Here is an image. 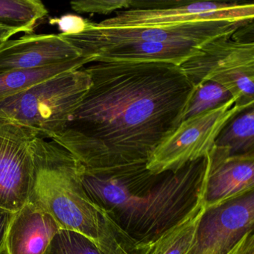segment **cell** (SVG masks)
<instances>
[{"label": "cell", "mask_w": 254, "mask_h": 254, "mask_svg": "<svg viewBox=\"0 0 254 254\" xmlns=\"http://www.w3.org/2000/svg\"><path fill=\"white\" fill-rule=\"evenodd\" d=\"M32 145L27 202L53 217L62 230L80 233L96 245L100 217L83 188L82 165L53 141L36 136Z\"/></svg>", "instance_id": "obj_3"}, {"label": "cell", "mask_w": 254, "mask_h": 254, "mask_svg": "<svg viewBox=\"0 0 254 254\" xmlns=\"http://www.w3.org/2000/svg\"><path fill=\"white\" fill-rule=\"evenodd\" d=\"M203 200L206 209L221 206L254 191V154L230 155L226 147H213Z\"/></svg>", "instance_id": "obj_13"}, {"label": "cell", "mask_w": 254, "mask_h": 254, "mask_svg": "<svg viewBox=\"0 0 254 254\" xmlns=\"http://www.w3.org/2000/svg\"><path fill=\"white\" fill-rule=\"evenodd\" d=\"M209 169L208 154L178 170L163 172L146 194L108 215L136 242H153L181 221L203 197Z\"/></svg>", "instance_id": "obj_4"}, {"label": "cell", "mask_w": 254, "mask_h": 254, "mask_svg": "<svg viewBox=\"0 0 254 254\" xmlns=\"http://www.w3.org/2000/svg\"><path fill=\"white\" fill-rule=\"evenodd\" d=\"M87 94L64 130L49 140L89 170L147 163L178 125L194 87L162 62H93Z\"/></svg>", "instance_id": "obj_1"}, {"label": "cell", "mask_w": 254, "mask_h": 254, "mask_svg": "<svg viewBox=\"0 0 254 254\" xmlns=\"http://www.w3.org/2000/svg\"><path fill=\"white\" fill-rule=\"evenodd\" d=\"M14 212L0 208V254H5V241L8 227Z\"/></svg>", "instance_id": "obj_23"}, {"label": "cell", "mask_w": 254, "mask_h": 254, "mask_svg": "<svg viewBox=\"0 0 254 254\" xmlns=\"http://www.w3.org/2000/svg\"><path fill=\"white\" fill-rule=\"evenodd\" d=\"M233 99L224 105L181 122L153 151L146 168L154 175L174 172L206 157L217 136L236 114L245 108Z\"/></svg>", "instance_id": "obj_7"}, {"label": "cell", "mask_w": 254, "mask_h": 254, "mask_svg": "<svg viewBox=\"0 0 254 254\" xmlns=\"http://www.w3.org/2000/svg\"><path fill=\"white\" fill-rule=\"evenodd\" d=\"M60 230L53 217L27 202L14 212L7 233L5 254H47Z\"/></svg>", "instance_id": "obj_15"}, {"label": "cell", "mask_w": 254, "mask_h": 254, "mask_svg": "<svg viewBox=\"0 0 254 254\" xmlns=\"http://www.w3.org/2000/svg\"><path fill=\"white\" fill-rule=\"evenodd\" d=\"M254 227V191L206 209L187 254H230Z\"/></svg>", "instance_id": "obj_12"}, {"label": "cell", "mask_w": 254, "mask_h": 254, "mask_svg": "<svg viewBox=\"0 0 254 254\" xmlns=\"http://www.w3.org/2000/svg\"><path fill=\"white\" fill-rule=\"evenodd\" d=\"M253 21L225 20L142 27L99 28L91 22L84 32L62 38L92 62H162L180 66L204 44Z\"/></svg>", "instance_id": "obj_2"}, {"label": "cell", "mask_w": 254, "mask_h": 254, "mask_svg": "<svg viewBox=\"0 0 254 254\" xmlns=\"http://www.w3.org/2000/svg\"><path fill=\"white\" fill-rule=\"evenodd\" d=\"M91 62L89 58L81 57L47 67L19 69L0 74V102L60 74L79 69Z\"/></svg>", "instance_id": "obj_16"}, {"label": "cell", "mask_w": 254, "mask_h": 254, "mask_svg": "<svg viewBox=\"0 0 254 254\" xmlns=\"http://www.w3.org/2000/svg\"><path fill=\"white\" fill-rule=\"evenodd\" d=\"M91 22L80 16L70 14L50 20V24L57 26L61 31V34L63 35H76L81 33L90 26Z\"/></svg>", "instance_id": "obj_22"}, {"label": "cell", "mask_w": 254, "mask_h": 254, "mask_svg": "<svg viewBox=\"0 0 254 254\" xmlns=\"http://www.w3.org/2000/svg\"><path fill=\"white\" fill-rule=\"evenodd\" d=\"M39 0H0V23L32 35L38 23L48 14Z\"/></svg>", "instance_id": "obj_18"}, {"label": "cell", "mask_w": 254, "mask_h": 254, "mask_svg": "<svg viewBox=\"0 0 254 254\" xmlns=\"http://www.w3.org/2000/svg\"><path fill=\"white\" fill-rule=\"evenodd\" d=\"M79 58V51L61 34L26 35L0 47V74L47 67Z\"/></svg>", "instance_id": "obj_14"}, {"label": "cell", "mask_w": 254, "mask_h": 254, "mask_svg": "<svg viewBox=\"0 0 254 254\" xmlns=\"http://www.w3.org/2000/svg\"><path fill=\"white\" fill-rule=\"evenodd\" d=\"M254 3L131 0L130 9L96 23L99 28L142 27L225 20L254 21Z\"/></svg>", "instance_id": "obj_8"}, {"label": "cell", "mask_w": 254, "mask_h": 254, "mask_svg": "<svg viewBox=\"0 0 254 254\" xmlns=\"http://www.w3.org/2000/svg\"><path fill=\"white\" fill-rule=\"evenodd\" d=\"M20 33H23L20 29L0 23V47L3 45L4 43L11 39V37Z\"/></svg>", "instance_id": "obj_25"}, {"label": "cell", "mask_w": 254, "mask_h": 254, "mask_svg": "<svg viewBox=\"0 0 254 254\" xmlns=\"http://www.w3.org/2000/svg\"><path fill=\"white\" fill-rule=\"evenodd\" d=\"M47 254H102L90 239L76 232L60 230Z\"/></svg>", "instance_id": "obj_20"}, {"label": "cell", "mask_w": 254, "mask_h": 254, "mask_svg": "<svg viewBox=\"0 0 254 254\" xmlns=\"http://www.w3.org/2000/svg\"><path fill=\"white\" fill-rule=\"evenodd\" d=\"M205 210L203 197L181 221L156 240L139 243L125 233L106 212L98 209L100 219L96 245L102 254H187Z\"/></svg>", "instance_id": "obj_10"}, {"label": "cell", "mask_w": 254, "mask_h": 254, "mask_svg": "<svg viewBox=\"0 0 254 254\" xmlns=\"http://www.w3.org/2000/svg\"><path fill=\"white\" fill-rule=\"evenodd\" d=\"M179 67L193 87L212 81L227 89L237 106H254V43L221 37L204 44Z\"/></svg>", "instance_id": "obj_6"}, {"label": "cell", "mask_w": 254, "mask_h": 254, "mask_svg": "<svg viewBox=\"0 0 254 254\" xmlns=\"http://www.w3.org/2000/svg\"><path fill=\"white\" fill-rule=\"evenodd\" d=\"M215 145L228 148L230 155L254 154V105L245 108L226 124Z\"/></svg>", "instance_id": "obj_17"}, {"label": "cell", "mask_w": 254, "mask_h": 254, "mask_svg": "<svg viewBox=\"0 0 254 254\" xmlns=\"http://www.w3.org/2000/svg\"><path fill=\"white\" fill-rule=\"evenodd\" d=\"M233 99L235 98L225 87L212 81H205L194 87V93L183 113L181 122L218 108Z\"/></svg>", "instance_id": "obj_19"}, {"label": "cell", "mask_w": 254, "mask_h": 254, "mask_svg": "<svg viewBox=\"0 0 254 254\" xmlns=\"http://www.w3.org/2000/svg\"><path fill=\"white\" fill-rule=\"evenodd\" d=\"M147 163L89 170L81 173L83 188L96 209L112 215L124 209L133 199L146 194L163 173L154 175Z\"/></svg>", "instance_id": "obj_11"}, {"label": "cell", "mask_w": 254, "mask_h": 254, "mask_svg": "<svg viewBox=\"0 0 254 254\" xmlns=\"http://www.w3.org/2000/svg\"><path fill=\"white\" fill-rule=\"evenodd\" d=\"M36 136L32 129L0 117V208L16 212L27 203Z\"/></svg>", "instance_id": "obj_9"}, {"label": "cell", "mask_w": 254, "mask_h": 254, "mask_svg": "<svg viewBox=\"0 0 254 254\" xmlns=\"http://www.w3.org/2000/svg\"><path fill=\"white\" fill-rule=\"evenodd\" d=\"M230 254H254V230L247 233L230 251Z\"/></svg>", "instance_id": "obj_24"}, {"label": "cell", "mask_w": 254, "mask_h": 254, "mask_svg": "<svg viewBox=\"0 0 254 254\" xmlns=\"http://www.w3.org/2000/svg\"><path fill=\"white\" fill-rule=\"evenodd\" d=\"M131 0H81L70 2L73 11L79 14L108 15L114 12L130 9Z\"/></svg>", "instance_id": "obj_21"}, {"label": "cell", "mask_w": 254, "mask_h": 254, "mask_svg": "<svg viewBox=\"0 0 254 254\" xmlns=\"http://www.w3.org/2000/svg\"><path fill=\"white\" fill-rule=\"evenodd\" d=\"M82 68L60 74L0 102V117L49 139L64 130L91 87Z\"/></svg>", "instance_id": "obj_5"}]
</instances>
